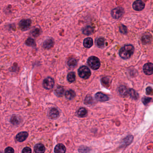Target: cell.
<instances>
[{
  "instance_id": "14",
  "label": "cell",
  "mask_w": 153,
  "mask_h": 153,
  "mask_svg": "<svg viewBox=\"0 0 153 153\" xmlns=\"http://www.w3.org/2000/svg\"><path fill=\"white\" fill-rule=\"evenodd\" d=\"M142 41L144 44H147L150 43L152 41V37L150 34H145L142 38Z\"/></svg>"
},
{
  "instance_id": "22",
  "label": "cell",
  "mask_w": 153,
  "mask_h": 153,
  "mask_svg": "<svg viewBox=\"0 0 153 153\" xmlns=\"http://www.w3.org/2000/svg\"><path fill=\"white\" fill-rule=\"evenodd\" d=\"M55 92L57 96H60V97L62 96V95L64 94V88H63L62 86H58L56 88Z\"/></svg>"
},
{
  "instance_id": "8",
  "label": "cell",
  "mask_w": 153,
  "mask_h": 153,
  "mask_svg": "<svg viewBox=\"0 0 153 153\" xmlns=\"http://www.w3.org/2000/svg\"><path fill=\"white\" fill-rule=\"evenodd\" d=\"M144 73L146 75H151L153 74V64L152 63H147L145 64L143 67Z\"/></svg>"
},
{
  "instance_id": "31",
  "label": "cell",
  "mask_w": 153,
  "mask_h": 153,
  "mask_svg": "<svg viewBox=\"0 0 153 153\" xmlns=\"http://www.w3.org/2000/svg\"><path fill=\"white\" fill-rule=\"evenodd\" d=\"M5 152L7 153H14V150L11 147H8L5 149Z\"/></svg>"
},
{
  "instance_id": "3",
  "label": "cell",
  "mask_w": 153,
  "mask_h": 153,
  "mask_svg": "<svg viewBox=\"0 0 153 153\" xmlns=\"http://www.w3.org/2000/svg\"><path fill=\"white\" fill-rule=\"evenodd\" d=\"M78 74L82 78L87 79L91 76V70L87 67L83 66L79 69Z\"/></svg>"
},
{
  "instance_id": "34",
  "label": "cell",
  "mask_w": 153,
  "mask_h": 153,
  "mask_svg": "<svg viewBox=\"0 0 153 153\" xmlns=\"http://www.w3.org/2000/svg\"><path fill=\"white\" fill-rule=\"evenodd\" d=\"M153 89H152L151 87H148L146 89V93L148 95L153 94Z\"/></svg>"
},
{
  "instance_id": "11",
  "label": "cell",
  "mask_w": 153,
  "mask_h": 153,
  "mask_svg": "<svg viewBox=\"0 0 153 153\" xmlns=\"http://www.w3.org/2000/svg\"><path fill=\"white\" fill-rule=\"evenodd\" d=\"M50 116L52 119H55L58 118L60 115L59 110L55 108H53L50 110L49 113Z\"/></svg>"
},
{
  "instance_id": "17",
  "label": "cell",
  "mask_w": 153,
  "mask_h": 153,
  "mask_svg": "<svg viewBox=\"0 0 153 153\" xmlns=\"http://www.w3.org/2000/svg\"><path fill=\"white\" fill-rule=\"evenodd\" d=\"M54 44V40L52 39H48L46 40L43 43V47L45 49H49L52 48Z\"/></svg>"
},
{
  "instance_id": "33",
  "label": "cell",
  "mask_w": 153,
  "mask_h": 153,
  "mask_svg": "<svg viewBox=\"0 0 153 153\" xmlns=\"http://www.w3.org/2000/svg\"><path fill=\"white\" fill-rule=\"evenodd\" d=\"M92 98L90 97V96H89V97H86V98H85V102L86 103V104H89L90 103V102H91V101H92Z\"/></svg>"
},
{
  "instance_id": "13",
  "label": "cell",
  "mask_w": 153,
  "mask_h": 153,
  "mask_svg": "<svg viewBox=\"0 0 153 153\" xmlns=\"http://www.w3.org/2000/svg\"><path fill=\"white\" fill-rule=\"evenodd\" d=\"M66 151V149L64 145L62 144H58L56 145L54 148L55 153H65Z\"/></svg>"
},
{
  "instance_id": "19",
  "label": "cell",
  "mask_w": 153,
  "mask_h": 153,
  "mask_svg": "<svg viewBox=\"0 0 153 153\" xmlns=\"http://www.w3.org/2000/svg\"><path fill=\"white\" fill-rule=\"evenodd\" d=\"M119 91L120 94L123 96H127L128 93H129V91H128V89L125 86H120L119 89Z\"/></svg>"
},
{
  "instance_id": "4",
  "label": "cell",
  "mask_w": 153,
  "mask_h": 153,
  "mask_svg": "<svg viewBox=\"0 0 153 153\" xmlns=\"http://www.w3.org/2000/svg\"><path fill=\"white\" fill-rule=\"evenodd\" d=\"M124 14V10L122 7H117L112 10L111 16L115 19H119L121 18Z\"/></svg>"
},
{
  "instance_id": "2",
  "label": "cell",
  "mask_w": 153,
  "mask_h": 153,
  "mask_svg": "<svg viewBox=\"0 0 153 153\" xmlns=\"http://www.w3.org/2000/svg\"><path fill=\"white\" fill-rule=\"evenodd\" d=\"M88 65L91 68L96 70L100 67V61L98 57L95 56H91L88 60Z\"/></svg>"
},
{
  "instance_id": "24",
  "label": "cell",
  "mask_w": 153,
  "mask_h": 153,
  "mask_svg": "<svg viewBox=\"0 0 153 153\" xmlns=\"http://www.w3.org/2000/svg\"><path fill=\"white\" fill-rule=\"evenodd\" d=\"M129 93L130 96L132 98L137 99L138 97V95L137 93L133 89H130L129 90Z\"/></svg>"
},
{
  "instance_id": "23",
  "label": "cell",
  "mask_w": 153,
  "mask_h": 153,
  "mask_svg": "<svg viewBox=\"0 0 153 153\" xmlns=\"http://www.w3.org/2000/svg\"><path fill=\"white\" fill-rule=\"evenodd\" d=\"M67 80L69 82L72 83L75 81V75L74 72H70L67 75Z\"/></svg>"
},
{
  "instance_id": "29",
  "label": "cell",
  "mask_w": 153,
  "mask_h": 153,
  "mask_svg": "<svg viewBox=\"0 0 153 153\" xmlns=\"http://www.w3.org/2000/svg\"><path fill=\"white\" fill-rule=\"evenodd\" d=\"M120 32L123 34H126L127 32V27L126 26L123 25H121L120 27Z\"/></svg>"
},
{
  "instance_id": "9",
  "label": "cell",
  "mask_w": 153,
  "mask_h": 153,
  "mask_svg": "<svg viewBox=\"0 0 153 153\" xmlns=\"http://www.w3.org/2000/svg\"><path fill=\"white\" fill-rule=\"evenodd\" d=\"M95 97L97 100L99 101V102H105V101L109 100V99L108 96L106 95L105 94H104L102 93H101V92L97 93L95 94Z\"/></svg>"
},
{
  "instance_id": "27",
  "label": "cell",
  "mask_w": 153,
  "mask_h": 153,
  "mask_svg": "<svg viewBox=\"0 0 153 153\" xmlns=\"http://www.w3.org/2000/svg\"><path fill=\"white\" fill-rule=\"evenodd\" d=\"M10 122L14 125H18L19 123V120L18 117H16L15 115H14L11 117Z\"/></svg>"
},
{
  "instance_id": "6",
  "label": "cell",
  "mask_w": 153,
  "mask_h": 153,
  "mask_svg": "<svg viewBox=\"0 0 153 153\" xmlns=\"http://www.w3.org/2000/svg\"><path fill=\"white\" fill-rule=\"evenodd\" d=\"M31 23H32V22H31L30 19H22L19 22V27L22 30H27L29 27H30Z\"/></svg>"
},
{
  "instance_id": "30",
  "label": "cell",
  "mask_w": 153,
  "mask_h": 153,
  "mask_svg": "<svg viewBox=\"0 0 153 153\" xmlns=\"http://www.w3.org/2000/svg\"><path fill=\"white\" fill-rule=\"evenodd\" d=\"M40 34V30L39 29H35L32 32V35L34 37H37Z\"/></svg>"
},
{
  "instance_id": "21",
  "label": "cell",
  "mask_w": 153,
  "mask_h": 153,
  "mask_svg": "<svg viewBox=\"0 0 153 153\" xmlns=\"http://www.w3.org/2000/svg\"><path fill=\"white\" fill-rule=\"evenodd\" d=\"M77 64V61L76 59L74 58H72L69 60L67 62V65L70 68L75 67Z\"/></svg>"
},
{
  "instance_id": "26",
  "label": "cell",
  "mask_w": 153,
  "mask_h": 153,
  "mask_svg": "<svg viewBox=\"0 0 153 153\" xmlns=\"http://www.w3.org/2000/svg\"><path fill=\"white\" fill-rule=\"evenodd\" d=\"M26 45L29 46H35L36 43L35 40L31 38H28L26 42Z\"/></svg>"
},
{
  "instance_id": "15",
  "label": "cell",
  "mask_w": 153,
  "mask_h": 153,
  "mask_svg": "<svg viewBox=\"0 0 153 153\" xmlns=\"http://www.w3.org/2000/svg\"><path fill=\"white\" fill-rule=\"evenodd\" d=\"M83 45L86 48H90L93 46V40L90 37H88L85 39L84 40Z\"/></svg>"
},
{
  "instance_id": "25",
  "label": "cell",
  "mask_w": 153,
  "mask_h": 153,
  "mask_svg": "<svg viewBox=\"0 0 153 153\" xmlns=\"http://www.w3.org/2000/svg\"><path fill=\"white\" fill-rule=\"evenodd\" d=\"M96 44L99 47H103L105 45V39L103 38L97 39L96 41Z\"/></svg>"
},
{
  "instance_id": "16",
  "label": "cell",
  "mask_w": 153,
  "mask_h": 153,
  "mask_svg": "<svg viewBox=\"0 0 153 153\" xmlns=\"http://www.w3.org/2000/svg\"><path fill=\"white\" fill-rule=\"evenodd\" d=\"M93 32V28L91 26H87L82 29V32L85 35H90Z\"/></svg>"
},
{
  "instance_id": "32",
  "label": "cell",
  "mask_w": 153,
  "mask_h": 153,
  "mask_svg": "<svg viewBox=\"0 0 153 153\" xmlns=\"http://www.w3.org/2000/svg\"><path fill=\"white\" fill-rule=\"evenodd\" d=\"M22 153H32V150L30 148H29L28 147H26L22 150Z\"/></svg>"
},
{
  "instance_id": "7",
  "label": "cell",
  "mask_w": 153,
  "mask_h": 153,
  "mask_svg": "<svg viewBox=\"0 0 153 153\" xmlns=\"http://www.w3.org/2000/svg\"><path fill=\"white\" fill-rule=\"evenodd\" d=\"M145 7V4L142 1L140 0L136 1L132 5V7L133 9L136 11H142L144 9Z\"/></svg>"
},
{
  "instance_id": "18",
  "label": "cell",
  "mask_w": 153,
  "mask_h": 153,
  "mask_svg": "<svg viewBox=\"0 0 153 153\" xmlns=\"http://www.w3.org/2000/svg\"><path fill=\"white\" fill-rule=\"evenodd\" d=\"M75 96V93L73 90L70 89L66 91L65 93V97L67 99L69 100H72Z\"/></svg>"
},
{
  "instance_id": "5",
  "label": "cell",
  "mask_w": 153,
  "mask_h": 153,
  "mask_svg": "<svg viewBox=\"0 0 153 153\" xmlns=\"http://www.w3.org/2000/svg\"><path fill=\"white\" fill-rule=\"evenodd\" d=\"M43 86L45 89H53L54 85V80L52 78L48 77L44 80Z\"/></svg>"
},
{
  "instance_id": "10",
  "label": "cell",
  "mask_w": 153,
  "mask_h": 153,
  "mask_svg": "<svg viewBox=\"0 0 153 153\" xmlns=\"http://www.w3.org/2000/svg\"><path fill=\"white\" fill-rule=\"evenodd\" d=\"M28 136V133L26 132H22L19 133L16 136V140L19 142H23L27 138Z\"/></svg>"
},
{
  "instance_id": "20",
  "label": "cell",
  "mask_w": 153,
  "mask_h": 153,
  "mask_svg": "<svg viewBox=\"0 0 153 153\" xmlns=\"http://www.w3.org/2000/svg\"><path fill=\"white\" fill-rule=\"evenodd\" d=\"M77 114L80 117H84L86 116L88 114V110L85 108H80L79 109Z\"/></svg>"
},
{
  "instance_id": "1",
  "label": "cell",
  "mask_w": 153,
  "mask_h": 153,
  "mask_svg": "<svg viewBox=\"0 0 153 153\" xmlns=\"http://www.w3.org/2000/svg\"><path fill=\"white\" fill-rule=\"evenodd\" d=\"M134 51V47L132 45H126L120 49L119 55L123 59H128L132 56Z\"/></svg>"
},
{
  "instance_id": "28",
  "label": "cell",
  "mask_w": 153,
  "mask_h": 153,
  "mask_svg": "<svg viewBox=\"0 0 153 153\" xmlns=\"http://www.w3.org/2000/svg\"><path fill=\"white\" fill-rule=\"evenodd\" d=\"M151 100V98L147 97H144L142 98V102L145 105H146L148 103H149Z\"/></svg>"
},
{
  "instance_id": "12",
  "label": "cell",
  "mask_w": 153,
  "mask_h": 153,
  "mask_svg": "<svg viewBox=\"0 0 153 153\" xmlns=\"http://www.w3.org/2000/svg\"><path fill=\"white\" fill-rule=\"evenodd\" d=\"M45 146L42 144H37L34 147V151L36 153H43L45 152Z\"/></svg>"
}]
</instances>
